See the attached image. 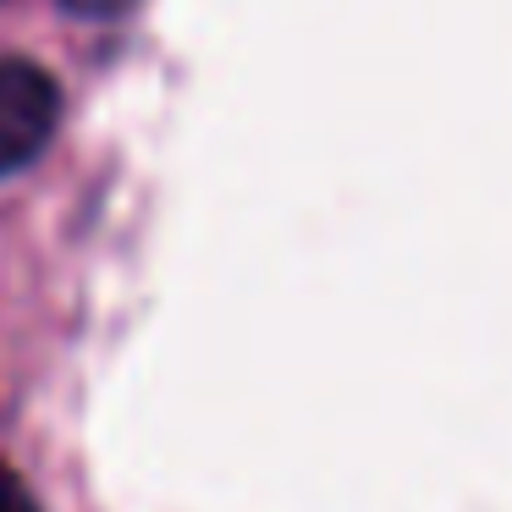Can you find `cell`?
<instances>
[{"label": "cell", "mask_w": 512, "mask_h": 512, "mask_svg": "<svg viewBox=\"0 0 512 512\" xmlns=\"http://www.w3.org/2000/svg\"><path fill=\"white\" fill-rule=\"evenodd\" d=\"M61 127V89L45 67L0 56V177L34 166Z\"/></svg>", "instance_id": "1"}, {"label": "cell", "mask_w": 512, "mask_h": 512, "mask_svg": "<svg viewBox=\"0 0 512 512\" xmlns=\"http://www.w3.org/2000/svg\"><path fill=\"white\" fill-rule=\"evenodd\" d=\"M72 17H83V23H116V17H127L138 6V0H61Z\"/></svg>", "instance_id": "2"}, {"label": "cell", "mask_w": 512, "mask_h": 512, "mask_svg": "<svg viewBox=\"0 0 512 512\" xmlns=\"http://www.w3.org/2000/svg\"><path fill=\"white\" fill-rule=\"evenodd\" d=\"M0 512H39V501L28 496V485L0 463Z\"/></svg>", "instance_id": "3"}]
</instances>
